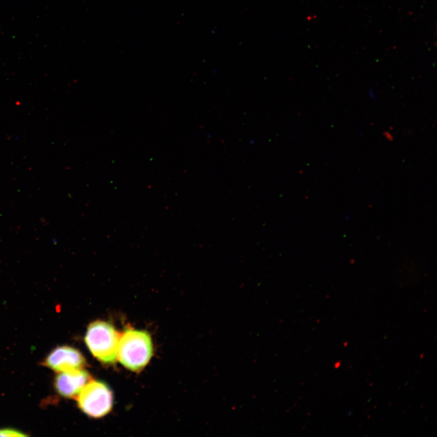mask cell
I'll list each match as a JSON object with an SVG mask.
<instances>
[{
    "instance_id": "6da1fadb",
    "label": "cell",
    "mask_w": 437,
    "mask_h": 437,
    "mask_svg": "<svg viewBox=\"0 0 437 437\" xmlns=\"http://www.w3.org/2000/svg\"><path fill=\"white\" fill-rule=\"evenodd\" d=\"M152 352L151 338L147 331L127 329L120 338L117 358L126 368L137 372L148 364Z\"/></svg>"
},
{
    "instance_id": "7a4b0ae2",
    "label": "cell",
    "mask_w": 437,
    "mask_h": 437,
    "mask_svg": "<svg viewBox=\"0 0 437 437\" xmlns=\"http://www.w3.org/2000/svg\"><path fill=\"white\" fill-rule=\"evenodd\" d=\"M120 336L109 323L95 321L89 325L85 342L89 351L96 359L105 364L116 362Z\"/></svg>"
},
{
    "instance_id": "3957f363",
    "label": "cell",
    "mask_w": 437,
    "mask_h": 437,
    "mask_svg": "<svg viewBox=\"0 0 437 437\" xmlns=\"http://www.w3.org/2000/svg\"><path fill=\"white\" fill-rule=\"evenodd\" d=\"M112 402L111 391L106 384L100 381H89L78 396V407L93 418H101L109 414Z\"/></svg>"
},
{
    "instance_id": "277c9868",
    "label": "cell",
    "mask_w": 437,
    "mask_h": 437,
    "mask_svg": "<svg viewBox=\"0 0 437 437\" xmlns=\"http://www.w3.org/2000/svg\"><path fill=\"white\" fill-rule=\"evenodd\" d=\"M43 364L55 372L61 373L83 369L86 365V360L78 350L69 346H60L50 353Z\"/></svg>"
},
{
    "instance_id": "5b68a950",
    "label": "cell",
    "mask_w": 437,
    "mask_h": 437,
    "mask_svg": "<svg viewBox=\"0 0 437 437\" xmlns=\"http://www.w3.org/2000/svg\"><path fill=\"white\" fill-rule=\"evenodd\" d=\"M90 378L89 373L83 369L59 373L55 378L54 388L65 398H75Z\"/></svg>"
},
{
    "instance_id": "8992f818",
    "label": "cell",
    "mask_w": 437,
    "mask_h": 437,
    "mask_svg": "<svg viewBox=\"0 0 437 437\" xmlns=\"http://www.w3.org/2000/svg\"><path fill=\"white\" fill-rule=\"evenodd\" d=\"M28 436L22 432L12 428L0 429V437H25Z\"/></svg>"
},
{
    "instance_id": "52a82bcc",
    "label": "cell",
    "mask_w": 437,
    "mask_h": 437,
    "mask_svg": "<svg viewBox=\"0 0 437 437\" xmlns=\"http://www.w3.org/2000/svg\"><path fill=\"white\" fill-rule=\"evenodd\" d=\"M341 363L340 361H338V362H337L335 364V367L336 368H338L339 367H340Z\"/></svg>"
},
{
    "instance_id": "ba28073f",
    "label": "cell",
    "mask_w": 437,
    "mask_h": 437,
    "mask_svg": "<svg viewBox=\"0 0 437 437\" xmlns=\"http://www.w3.org/2000/svg\"><path fill=\"white\" fill-rule=\"evenodd\" d=\"M344 347H347V342H346V343H344Z\"/></svg>"
}]
</instances>
